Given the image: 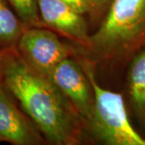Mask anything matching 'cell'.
Returning <instances> with one entry per match:
<instances>
[{
	"instance_id": "obj_1",
	"label": "cell",
	"mask_w": 145,
	"mask_h": 145,
	"mask_svg": "<svg viewBox=\"0 0 145 145\" xmlns=\"http://www.w3.org/2000/svg\"><path fill=\"white\" fill-rule=\"evenodd\" d=\"M0 84L48 142L78 144L83 123L76 110L52 80L22 58L16 48L2 49Z\"/></svg>"
},
{
	"instance_id": "obj_2",
	"label": "cell",
	"mask_w": 145,
	"mask_h": 145,
	"mask_svg": "<svg viewBox=\"0 0 145 145\" xmlns=\"http://www.w3.org/2000/svg\"><path fill=\"white\" fill-rule=\"evenodd\" d=\"M144 36L145 0H113L88 44L73 51L94 65L123 57Z\"/></svg>"
},
{
	"instance_id": "obj_3",
	"label": "cell",
	"mask_w": 145,
	"mask_h": 145,
	"mask_svg": "<svg viewBox=\"0 0 145 145\" xmlns=\"http://www.w3.org/2000/svg\"><path fill=\"white\" fill-rule=\"evenodd\" d=\"M77 60L92 86L94 107L92 118L86 128L94 138L107 145H145V139L130 122L123 96L99 85L91 62L83 57Z\"/></svg>"
},
{
	"instance_id": "obj_4",
	"label": "cell",
	"mask_w": 145,
	"mask_h": 145,
	"mask_svg": "<svg viewBox=\"0 0 145 145\" xmlns=\"http://www.w3.org/2000/svg\"><path fill=\"white\" fill-rule=\"evenodd\" d=\"M16 49L30 66L48 77L71 53V49L53 31L42 27L25 28Z\"/></svg>"
},
{
	"instance_id": "obj_5",
	"label": "cell",
	"mask_w": 145,
	"mask_h": 145,
	"mask_svg": "<svg viewBox=\"0 0 145 145\" xmlns=\"http://www.w3.org/2000/svg\"><path fill=\"white\" fill-rule=\"evenodd\" d=\"M48 77L72 104L86 127L93 115L94 96L90 82L78 60L65 58Z\"/></svg>"
},
{
	"instance_id": "obj_6",
	"label": "cell",
	"mask_w": 145,
	"mask_h": 145,
	"mask_svg": "<svg viewBox=\"0 0 145 145\" xmlns=\"http://www.w3.org/2000/svg\"><path fill=\"white\" fill-rule=\"evenodd\" d=\"M42 135L0 84V141L14 145H40L45 142Z\"/></svg>"
},
{
	"instance_id": "obj_7",
	"label": "cell",
	"mask_w": 145,
	"mask_h": 145,
	"mask_svg": "<svg viewBox=\"0 0 145 145\" xmlns=\"http://www.w3.org/2000/svg\"><path fill=\"white\" fill-rule=\"evenodd\" d=\"M43 25L72 40L77 47L86 46L89 35L83 14L61 0H38Z\"/></svg>"
},
{
	"instance_id": "obj_8",
	"label": "cell",
	"mask_w": 145,
	"mask_h": 145,
	"mask_svg": "<svg viewBox=\"0 0 145 145\" xmlns=\"http://www.w3.org/2000/svg\"><path fill=\"white\" fill-rule=\"evenodd\" d=\"M128 84L134 114L145 129V49L138 53L131 63Z\"/></svg>"
},
{
	"instance_id": "obj_9",
	"label": "cell",
	"mask_w": 145,
	"mask_h": 145,
	"mask_svg": "<svg viewBox=\"0 0 145 145\" xmlns=\"http://www.w3.org/2000/svg\"><path fill=\"white\" fill-rule=\"evenodd\" d=\"M25 27L7 0H0V48H16Z\"/></svg>"
},
{
	"instance_id": "obj_10",
	"label": "cell",
	"mask_w": 145,
	"mask_h": 145,
	"mask_svg": "<svg viewBox=\"0 0 145 145\" xmlns=\"http://www.w3.org/2000/svg\"><path fill=\"white\" fill-rule=\"evenodd\" d=\"M25 28L42 27L38 0H7Z\"/></svg>"
},
{
	"instance_id": "obj_11",
	"label": "cell",
	"mask_w": 145,
	"mask_h": 145,
	"mask_svg": "<svg viewBox=\"0 0 145 145\" xmlns=\"http://www.w3.org/2000/svg\"><path fill=\"white\" fill-rule=\"evenodd\" d=\"M88 5L89 12L97 17L103 13L110 7L113 0H86Z\"/></svg>"
},
{
	"instance_id": "obj_12",
	"label": "cell",
	"mask_w": 145,
	"mask_h": 145,
	"mask_svg": "<svg viewBox=\"0 0 145 145\" xmlns=\"http://www.w3.org/2000/svg\"><path fill=\"white\" fill-rule=\"evenodd\" d=\"M63 2L68 3L70 5L72 8H74L78 12L85 14L86 12H89L88 5L86 3V0H61Z\"/></svg>"
},
{
	"instance_id": "obj_13",
	"label": "cell",
	"mask_w": 145,
	"mask_h": 145,
	"mask_svg": "<svg viewBox=\"0 0 145 145\" xmlns=\"http://www.w3.org/2000/svg\"><path fill=\"white\" fill-rule=\"evenodd\" d=\"M1 55H2V49L0 48V65H1Z\"/></svg>"
},
{
	"instance_id": "obj_14",
	"label": "cell",
	"mask_w": 145,
	"mask_h": 145,
	"mask_svg": "<svg viewBox=\"0 0 145 145\" xmlns=\"http://www.w3.org/2000/svg\"><path fill=\"white\" fill-rule=\"evenodd\" d=\"M0 142H1V141H0Z\"/></svg>"
}]
</instances>
